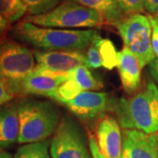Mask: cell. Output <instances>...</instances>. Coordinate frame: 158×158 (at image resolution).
Returning a JSON list of instances; mask_svg holds the SVG:
<instances>
[{
  "label": "cell",
  "mask_w": 158,
  "mask_h": 158,
  "mask_svg": "<svg viewBox=\"0 0 158 158\" xmlns=\"http://www.w3.org/2000/svg\"><path fill=\"white\" fill-rule=\"evenodd\" d=\"M108 108L124 129L140 130L148 135L158 133V88L153 81L131 98L110 99Z\"/></svg>",
  "instance_id": "obj_1"
},
{
  "label": "cell",
  "mask_w": 158,
  "mask_h": 158,
  "mask_svg": "<svg viewBox=\"0 0 158 158\" xmlns=\"http://www.w3.org/2000/svg\"><path fill=\"white\" fill-rule=\"evenodd\" d=\"M19 39L40 51L87 50L100 34L95 29H59L41 27L22 20L14 28Z\"/></svg>",
  "instance_id": "obj_2"
},
{
  "label": "cell",
  "mask_w": 158,
  "mask_h": 158,
  "mask_svg": "<svg viewBox=\"0 0 158 158\" xmlns=\"http://www.w3.org/2000/svg\"><path fill=\"white\" fill-rule=\"evenodd\" d=\"M18 106L19 119L18 143L46 141L54 135L62 118L56 104L30 98H23Z\"/></svg>",
  "instance_id": "obj_3"
},
{
  "label": "cell",
  "mask_w": 158,
  "mask_h": 158,
  "mask_svg": "<svg viewBox=\"0 0 158 158\" xmlns=\"http://www.w3.org/2000/svg\"><path fill=\"white\" fill-rule=\"evenodd\" d=\"M25 21L33 23L41 27L59 29L93 28L101 26L105 21L95 10L77 4L72 0H66L54 10L45 14L24 18Z\"/></svg>",
  "instance_id": "obj_4"
},
{
  "label": "cell",
  "mask_w": 158,
  "mask_h": 158,
  "mask_svg": "<svg viewBox=\"0 0 158 158\" xmlns=\"http://www.w3.org/2000/svg\"><path fill=\"white\" fill-rule=\"evenodd\" d=\"M34 53L26 46L11 40H0V78L15 95H21L24 80L36 66Z\"/></svg>",
  "instance_id": "obj_5"
},
{
  "label": "cell",
  "mask_w": 158,
  "mask_h": 158,
  "mask_svg": "<svg viewBox=\"0 0 158 158\" xmlns=\"http://www.w3.org/2000/svg\"><path fill=\"white\" fill-rule=\"evenodd\" d=\"M124 43L138 58L141 68L156 58L152 48V27L148 16L141 13L127 16L114 25Z\"/></svg>",
  "instance_id": "obj_6"
},
{
  "label": "cell",
  "mask_w": 158,
  "mask_h": 158,
  "mask_svg": "<svg viewBox=\"0 0 158 158\" xmlns=\"http://www.w3.org/2000/svg\"><path fill=\"white\" fill-rule=\"evenodd\" d=\"M50 155L52 158H93L85 131L76 118L62 116L50 141Z\"/></svg>",
  "instance_id": "obj_7"
},
{
  "label": "cell",
  "mask_w": 158,
  "mask_h": 158,
  "mask_svg": "<svg viewBox=\"0 0 158 158\" xmlns=\"http://www.w3.org/2000/svg\"><path fill=\"white\" fill-rule=\"evenodd\" d=\"M36 66L33 73L47 76L68 75L85 65V53L79 51H40L34 52Z\"/></svg>",
  "instance_id": "obj_8"
},
{
  "label": "cell",
  "mask_w": 158,
  "mask_h": 158,
  "mask_svg": "<svg viewBox=\"0 0 158 158\" xmlns=\"http://www.w3.org/2000/svg\"><path fill=\"white\" fill-rule=\"evenodd\" d=\"M108 96L105 92L95 90L83 91L75 98L63 105L77 118L84 121H93L102 118L108 108Z\"/></svg>",
  "instance_id": "obj_9"
},
{
  "label": "cell",
  "mask_w": 158,
  "mask_h": 158,
  "mask_svg": "<svg viewBox=\"0 0 158 158\" xmlns=\"http://www.w3.org/2000/svg\"><path fill=\"white\" fill-rule=\"evenodd\" d=\"M122 156L125 158H158V133L148 135L140 130L124 129Z\"/></svg>",
  "instance_id": "obj_10"
},
{
  "label": "cell",
  "mask_w": 158,
  "mask_h": 158,
  "mask_svg": "<svg viewBox=\"0 0 158 158\" xmlns=\"http://www.w3.org/2000/svg\"><path fill=\"white\" fill-rule=\"evenodd\" d=\"M97 144L106 158L122 157V134L118 120L112 116H103L95 130Z\"/></svg>",
  "instance_id": "obj_11"
},
{
  "label": "cell",
  "mask_w": 158,
  "mask_h": 158,
  "mask_svg": "<svg viewBox=\"0 0 158 158\" xmlns=\"http://www.w3.org/2000/svg\"><path fill=\"white\" fill-rule=\"evenodd\" d=\"M68 79V75L47 76L32 73L24 80L21 94L46 97L56 101L59 87Z\"/></svg>",
  "instance_id": "obj_12"
},
{
  "label": "cell",
  "mask_w": 158,
  "mask_h": 158,
  "mask_svg": "<svg viewBox=\"0 0 158 158\" xmlns=\"http://www.w3.org/2000/svg\"><path fill=\"white\" fill-rule=\"evenodd\" d=\"M118 72L124 90L128 94H133L141 87V66L135 55L124 47L119 52Z\"/></svg>",
  "instance_id": "obj_13"
},
{
  "label": "cell",
  "mask_w": 158,
  "mask_h": 158,
  "mask_svg": "<svg viewBox=\"0 0 158 158\" xmlns=\"http://www.w3.org/2000/svg\"><path fill=\"white\" fill-rule=\"evenodd\" d=\"M19 134V106L15 103L0 106V148L5 149L18 142Z\"/></svg>",
  "instance_id": "obj_14"
},
{
  "label": "cell",
  "mask_w": 158,
  "mask_h": 158,
  "mask_svg": "<svg viewBox=\"0 0 158 158\" xmlns=\"http://www.w3.org/2000/svg\"><path fill=\"white\" fill-rule=\"evenodd\" d=\"M74 2L97 11L105 23L115 25L126 16L120 11L116 0H72Z\"/></svg>",
  "instance_id": "obj_15"
},
{
  "label": "cell",
  "mask_w": 158,
  "mask_h": 158,
  "mask_svg": "<svg viewBox=\"0 0 158 158\" xmlns=\"http://www.w3.org/2000/svg\"><path fill=\"white\" fill-rule=\"evenodd\" d=\"M68 77L73 80L82 92L87 90H99L103 87L101 82H99L91 74L89 68L85 65H81L70 71L68 74Z\"/></svg>",
  "instance_id": "obj_16"
},
{
  "label": "cell",
  "mask_w": 158,
  "mask_h": 158,
  "mask_svg": "<svg viewBox=\"0 0 158 158\" xmlns=\"http://www.w3.org/2000/svg\"><path fill=\"white\" fill-rule=\"evenodd\" d=\"M98 48L102 60V66L109 70L117 67L119 62V52L113 42L109 39L99 38L97 40Z\"/></svg>",
  "instance_id": "obj_17"
},
{
  "label": "cell",
  "mask_w": 158,
  "mask_h": 158,
  "mask_svg": "<svg viewBox=\"0 0 158 158\" xmlns=\"http://www.w3.org/2000/svg\"><path fill=\"white\" fill-rule=\"evenodd\" d=\"M50 141L23 144L15 153V158H52L49 154Z\"/></svg>",
  "instance_id": "obj_18"
},
{
  "label": "cell",
  "mask_w": 158,
  "mask_h": 158,
  "mask_svg": "<svg viewBox=\"0 0 158 158\" xmlns=\"http://www.w3.org/2000/svg\"><path fill=\"white\" fill-rule=\"evenodd\" d=\"M27 12L22 0H0V14L10 24L21 19Z\"/></svg>",
  "instance_id": "obj_19"
},
{
  "label": "cell",
  "mask_w": 158,
  "mask_h": 158,
  "mask_svg": "<svg viewBox=\"0 0 158 158\" xmlns=\"http://www.w3.org/2000/svg\"><path fill=\"white\" fill-rule=\"evenodd\" d=\"M28 15L37 16L54 10L60 5V0H22Z\"/></svg>",
  "instance_id": "obj_20"
},
{
  "label": "cell",
  "mask_w": 158,
  "mask_h": 158,
  "mask_svg": "<svg viewBox=\"0 0 158 158\" xmlns=\"http://www.w3.org/2000/svg\"><path fill=\"white\" fill-rule=\"evenodd\" d=\"M144 1L145 0H116V3L120 11L127 17L144 11Z\"/></svg>",
  "instance_id": "obj_21"
},
{
  "label": "cell",
  "mask_w": 158,
  "mask_h": 158,
  "mask_svg": "<svg viewBox=\"0 0 158 158\" xmlns=\"http://www.w3.org/2000/svg\"><path fill=\"white\" fill-rule=\"evenodd\" d=\"M99 38H98L87 48V50L85 53V66H86L87 68L98 69L102 67L101 57H100V54H99V51H98V45H97V40Z\"/></svg>",
  "instance_id": "obj_22"
},
{
  "label": "cell",
  "mask_w": 158,
  "mask_h": 158,
  "mask_svg": "<svg viewBox=\"0 0 158 158\" xmlns=\"http://www.w3.org/2000/svg\"><path fill=\"white\" fill-rule=\"evenodd\" d=\"M15 94L4 80L0 78V106L8 104L14 98Z\"/></svg>",
  "instance_id": "obj_23"
},
{
  "label": "cell",
  "mask_w": 158,
  "mask_h": 158,
  "mask_svg": "<svg viewBox=\"0 0 158 158\" xmlns=\"http://www.w3.org/2000/svg\"><path fill=\"white\" fill-rule=\"evenodd\" d=\"M88 141H89V147H90V153H91V156L93 158H106L105 156H103V154L100 152L98 146L97 144L96 140H95V137L92 135L89 136L88 138Z\"/></svg>",
  "instance_id": "obj_24"
},
{
  "label": "cell",
  "mask_w": 158,
  "mask_h": 158,
  "mask_svg": "<svg viewBox=\"0 0 158 158\" xmlns=\"http://www.w3.org/2000/svg\"><path fill=\"white\" fill-rule=\"evenodd\" d=\"M11 28V24L0 14V40L3 39L5 34Z\"/></svg>",
  "instance_id": "obj_25"
},
{
  "label": "cell",
  "mask_w": 158,
  "mask_h": 158,
  "mask_svg": "<svg viewBox=\"0 0 158 158\" xmlns=\"http://www.w3.org/2000/svg\"><path fill=\"white\" fill-rule=\"evenodd\" d=\"M158 8V0H145L144 9L150 14H154Z\"/></svg>",
  "instance_id": "obj_26"
},
{
  "label": "cell",
  "mask_w": 158,
  "mask_h": 158,
  "mask_svg": "<svg viewBox=\"0 0 158 158\" xmlns=\"http://www.w3.org/2000/svg\"><path fill=\"white\" fill-rule=\"evenodd\" d=\"M149 72L153 77L158 81V58H155L149 63Z\"/></svg>",
  "instance_id": "obj_27"
},
{
  "label": "cell",
  "mask_w": 158,
  "mask_h": 158,
  "mask_svg": "<svg viewBox=\"0 0 158 158\" xmlns=\"http://www.w3.org/2000/svg\"><path fill=\"white\" fill-rule=\"evenodd\" d=\"M152 48L155 56L158 58V35L152 31Z\"/></svg>",
  "instance_id": "obj_28"
},
{
  "label": "cell",
  "mask_w": 158,
  "mask_h": 158,
  "mask_svg": "<svg viewBox=\"0 0 158 158\" xmlns=\"http://www.w3.org/2000/svg\"><path fill=\"white\" fill-rule=\"evenodd\" d=\"M0 158H15L14 156H12L11 154L9 152L6 151L5 149L0 148Z\"/></svg>",
  "instance_id": "obj_29"
},
{
  "label": "cell",
  "mask_w": 158,
  "mask_h": 158,
  "mask_svg": "<svg viewBox=\"0 0 158 158\" xmlns=\"http://www.w3.org/2000/svg\"><path fill=\"white\" fill-rule=\"evenodd\" d=\"M154 17L156 18V19L158 20V8L156 9V11H155V13H154Z\"/></svg>",
  "instance_id": "obj_30"
},
{
  "label": "cell",
  "mask_w": 158,
  "mask_h": 158,
  "mask_svg": "<svg viewBox=\"0 0 158 158\" xmlns=\"http://www.w3.org/2000/svg\"><path fill=\"white\" fill-rule=\"evenodd\" d=\"M121 158H125V157H124V156H122V157H121Z\"/></svg>",
  "instance_id": "obj_31"
}]
</instances>
